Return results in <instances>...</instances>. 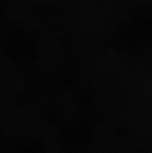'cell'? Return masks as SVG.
Segmentation results:
<instances>
[]
</instances>
